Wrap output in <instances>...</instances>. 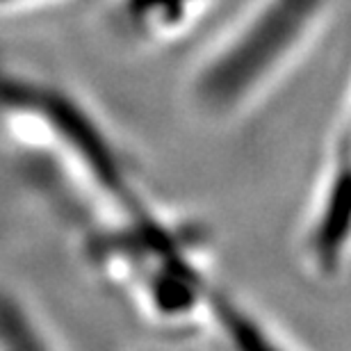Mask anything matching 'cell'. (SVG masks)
Masks as SVG:
<instances>
[{"label":"cell","instance_id":"6da1fadb","mask_svg":"<svg viewBox=\"0 0 351 351\" xmlns=\"http://www.w3.org/2000/svg\"><path fill=\"white\" fill-rule=\"evenodd\" d=\"M333 0H256L196 62L189 103L206 119H230L269 91L324 27Z\"/></svg>","mask_w":351,"mask_h":351},{"label":"cell","instance_id":"7a4b0ae2","mask_svg":"<svg viewBox=\"0 0 351 351\" xmlns=\"http://www.w3.org/2000/svg\"><path fill=\"white\" fill-rule=\"evenodd\" d=\"M351 233V149L345 139L333 156L319 201L315 206L306 235V251L315 269L331 271L338 267Z\"/></svg>","mask_w":351,"mask_h":351},{"label":"cell","instance_id":"5b68a950","mask_svg":"<svg viewBox=\"0 0 351 351\" xmlns=\"http://www.w3.org/2000/svg\"><path fill=\"white\" fill-rule=\"evenodd\" d=\"M0 351H55L30 308L5 290H0Z\"/></svg>","mask_w":351,"mask_h":351},{"label":"cell","instance_id":"277c9868","mask_svg":"<svg viewBox=\"0 0 351 351\" xmlns=\"http://www.w3.org/2000/svg\"><path fill=\"white\" fill-rule=\"evenodd\" d=\"M213 311L228 351H287L283 342L242 306L223 297H215Z\"/></svg>","mask_w":351,"mask_h":351},{"label":"cell","instance_id":"3957f363","mask_svg":"<svg viewBox=\"0 0 351 351\" xmlns=\"http://www.w3.org/2000/svg\"><path fill=\"white\" fill-rule=\"evenodd\" d=\"M208 0H112V19L137 41H171L206 10Z\"/></svg>","mask_w":351,"mask_h":351},{"label":"cell","instance_id":"8992f818","mask_svg":"<svg viewBox=\"0 0 351 351\" xmlns=\"http://www.w3.org/2000/svg\"><path fill=\"white\" fill-rule=\"evenodd\" d=\"M58 0H0V12L7 14H16V12H32L39 7H46Z\"/></svg>","mask_w":351,"mask_h":351},{"label":"cell","instance_id":"52a82bcc","mask_svg":"<svg viewBox=\"0 0 351 351\" xmlns=\"http://www.w3.org/2000/svg\"><path fill=\"white\" fill-rule=\"evenodd\" d=\"M342 139H345V142H347V146H349V149H351V123H349V130H347V135L342 137Z\"/></svg>","mask_w":351,"mask_h":351}]
</instances>
